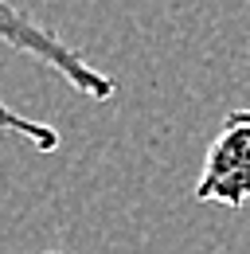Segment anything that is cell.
I'll use <instances>...</instances> for the list:
<instances>
[{"label": "cell", "mask_w": 250, "mask_h": 254, "mask_svg": "<svg viewBox=\"0 0 250 254\" xmlns=\"http://www.w3.org/2000/svg\"><path fill=\"white\" fill-rule=\"evenodd\" d=\"M0 43H8L12 51H24L35 63L51 66L74 94H86L90 102H110L118 94V82L102 70H94L70 43H62L51 28H43L39 20H31L24 8H16L12 0H0Z\"/></svg>", "instance_id": "1"}, {"label": "cell", "mask_w": 250, "mask_h": 254, "mask_svg": "<svg viewBox=\"0 0 250 254\" xmlns=\"http://www.w3.org/2000/svg\"><path fill=\"white\" fill-rule=\"evenodd\" d=\"M195 199L223 207H243L250 199V110H231L223 118L195 180Z\"/></svg>", "instance_id": "2"}, {"label": "cell", "mask_w": 250, "mask_h": 254, "mask_svg": "<svg viewBox=\"0 0 250 254\" xmlns=\"http://www.w3.org/2000/svg\"><path fill=\"white\" fill-rule=\"evenodd\" d=\"M0 129H4V133H16L20 141H28L31 149H39V153H55V149H59V129L55 126L31 122V118L16 114V110L4 106V102H0Z\"/></svg>", "instance_id": "3"}, {"label": "cell", "mask_w": 250, "mask_h": 254, "mask_svg": "<svg viewBox=\"0 0 250 254\" xmlns=\"http://www.w3.org/2000/svg\"><path fill=\"white\" fill-rule=\"evenodd\" d=\"M47 254H66V251H47Z\"/></svg>", "instance_id": "4"}]
</instances>
